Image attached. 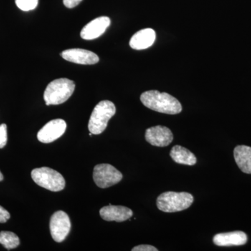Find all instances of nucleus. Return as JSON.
Returning <instances> with one entry per match:
<instances>
[{"label":"nucleus","instance_id":"nucleus-1","mask_svg":"<svg viewBox=\"0 0 251 251\" xmlns=\"http://www.w3.org/2000/svg\"><path fill=\"white\" fill-rule=\"evenodd\" d=\"M140 100L147 108L161 113L176 115L182 110L179 100L166 92L147 91L140 96Z\"/></svg>","mask_w":251,"mask_h":251},{"label":"nucleus","instance_id":"nucleus-2","mask_svg":"<svg viewBox=\"0 0 251 251\" xmlns=\"http://www.w3.org/2000/svg\"><path fill=\"white\" fill-rule=\"evenodd\" d=\"M75 87L74 81L67 78L56 79L50 82L44 94L46 105L64 103L72 97Z\"/></svg>","mask_w":251,"mask_h":251},{"label":"nucleus","instance_id":"nucleus-3","mask_svg":"<svg viewBox=\"0 0 251 251\" xmlns=\"http://www.w3.org/2000/svg\"><path fill=\"white\" fill-rule=\"evenodd\" d=\"M194 198L191 193L167 191L158 196L156 205L159 210L174 213L187 209L193 204Z\"/></svg>","mask_w":251,"mask_h":251},{"label":"nucleus","instance_id":"nucleus-4","mask_svg":"<svg viewBox=\"0 0 251 251\" xmlns=\"http://www.w3.org/2000/svg\"><path fill=\"white\" fill-rule=\"evenodd\" d=\"M116 113L115 104L110 100H102L94 108L88 124L90 133L99 135L107 128L109 120Z\"/></svg>","mask_w":251,"mask_h":251},{"label":"nucleus","instance_id":"nucleus-5","mask_svg":"<svg viewBox=\"0 0 251 251\" xmlns=\"http://www.w3.org/2000/svg\"><path fill=\"white\" fill-rule=\"evenodd\" d=\"M31 176L36 184L53 192L62 191L65 187V179L62 175L52 168H35L31 171Z\"/></svg>","mask_w":251,"mask_h":251},{"label":"nucleus","instance_id":"nucleus-6","mask_svg":"<svg viewBox=\"0 0 251 251\" xmlns=\"http://www.w3.org/2000/svg\"><path fill=\"white\" fill-rule=\"evenodd\" d=\"M123 175L112 165L107 163L97 165L94 168L93 179L95 184L101 188L110 187L118 184Z\"/></svg>","mask_w":251,"mask_h":251},{"label":"nucleus","instance_id":"nucleus-7","mask_svg":"<svg viewBox=\"0 0 251 251\" xmlns=\"http://www.w3.org/2000/svg\"><path fill=\"white\" fill-rule=\"evenodd\" d=\"M72 227L70 219L67 213L63 211L54 213L50 222V229L52 239L56 242L61 243L65 240Z\"/></svg>","mask_w":251,"mask_h":251},{"label":"nucleus","instance_id":"nucleus-8","mask_svg":"<svg viewBox=\"0 0 251 251\" xmlns=\"http://www.w3.org/2000/svg\"><path fill=\"white\" fill-rule=\"evenodd\" d=\"M67 126V123L62 119L51 120L38 132V140L43 143H52L64 135Z\"/></svg>","mask_w":251,"mask_h":251},{"label":"nucleus","instance_id":"nucleus-9","mask_svg":"<svg viewBox=\"0 0 251 251\" xmlns=\"http://www.w3.org/2000/svg\"><path fill=\"white\" fill-rule=\"evenodd\" d=\"M174 137L169 128L163 126L151 127L145 132V140L153 146L165 148L171 145Z\"/></svg>","mask_w":251,"mask_h":251},{"label":"nucleus","instance_id":"nucleus-10","mask_svg":"<svg viewBox=\"0 0 251 251\" xmlns=\"http://www.w3.org/2000/svg\"><path fill=\"white\" fill-rule=\"evenodd\" d=\"M62 58L75 64L92 65L99 61L98 55L92 51L85 49H74L66 50L61 53Z\"/></svg>","mask_w":251,"mask_h":251},{"label":"nucleus","instance_id":"nucleus-11","mask_svg":"<svg viewBox=\"0 0 251 251\" xmlns=\"http://www.w3.org/2000/svg\"><path fill=\"white\" fill-rule=\"evenodd\" d=\"M110 18L106 16H101L91 21L82 28L80 36L85 40H93L102 35L107 28L110 26Z\"/></svg>","mask_w":251,"mask_h":251},{"label":"nucleus","instance_id":"nucleus-12","mask_svg":"<svg viewBox=\"0 0 251 251\" xmlns=\"http://www.w3.org/2000/svg\"><path fill=\"white\" fill-rule=\"evenodd\" d=\"M100 215L106 221L124 222L130 219L133 215V211L124 206L110 205L100 209Z\"/></svg>","mask_w":251,"mask_h":251},{"label":"nucleus","instance_id":"nucleus-13","mask_svg":"<svg viewBox=\"0 0 251 251\" xmlns=\"http://www.w3.org/2000/svg\"><path fill=\"white\" fill-rule=\"evenodd\" d=\"M247 234L242 231L217 234L213 238V242L218 247L242 246L247 244Z\"/></svg>","mask_w":251,"mask_h":251},{"label":"nucleus","instance_id":"nucleus-14","mask_svg":"<svg viewBox=\"0 0 251 251\" xmlns=\"http://www.w3.org/2000/svg\"><path fill=\"white\" fill-rule=\"evenodd\" d=\"M156 40V32L151 28L141 29L135 33L130 40V46L135 50L148 49Z\"/></svg>","mask_w":251,"mask_h":251},{"label":"nucleus","instance_id":"nucleus-15","mask_svg":"<svg viewBox=\"0 0 251 251\" xmlns=\"http://www.w3.org/2000/svg\"><path fill=\"white\" fill-rule=\"evenodd\" d=\"M234 157L239 169L243 173L251 174V148L246 145L236 147Z\"/></svg>","mask_w":251,"mask_h":251},{"label":"nucleus","instance_id":"nucleus-16","mask_svg":"<svg viewBox=\"0 0 251 251\" xmlns=\"http://www.w3.org/2000/svg\"><path fill=\"white\" fill-rule=\"evenodd\" d=\"M170 155L173 161L179 164L194 166L197 163V158L194 153L180 145H175L173 147Z\"/></svg>","mask_w":251,"mask_h":251},{"label":"nucleus","instance_id":"nucleus-17","mask_svg":"<svg viewBox=\"0 0 251 251\" xmlns=\"http://www.w3.org/2000/svg\"><path fill=\"white\" fill-rule=\"evenodd\" d=\"M0 244L7 250H11L20 245V239L14 232L2 231L0 232Z\"/></svg>","mask_w":251,"mask_h":251},{"label":"nucleus","instance_id":"nucleus-18","mask_svg":"<svg viewBox=\"0 0 251 251\" xmlns=\"http://www.w3.org/2000/svg\"><path fill=\"white\" fill-rule=\"evenodd\" d=\"M39 0H16V4L20 9L24 11H31L36 9Z\"/></svg>","mask_w":251,"mask_h":251},{"label":"nucleus","instance_id":"nucleus-19","mask_svg":"<svg viewBox=\"0 0 251 251\" xmlns=\"http://www.w3.org/2000/svg\"><path fill=\"white\" fill-rule=\"evenodd\" d=\"M7 139V126L5 124H2L0 125V149L6 146Z\"/></svg>","mask_w":251,"mask_h":251},{"label":"nucleus","instance_id":"nucleus-20","mask_svg":"<svg viewBox=\"0 0 251 251\" xmlns=\"http://www.w3.org/2000/svg\"><path fill=\"white\" fill-rule=\"evenodd\" d=\"M11 217L9 212L2 206H0V224H4Z\"/></svg>","mask_w":251,"mask_h":251},{"label":"nucleus","instance_id":"nucleus-21","mask_svg":"<svg viewBox=\"0 0 251 251\" xmlns=\"http://www.w3.org/2000/svg\"><path fill=\"white\" fill-rule=\"evenodd\" d=\"M156 247L151 245H140L132 249V251H158Z\"/></svg>","mask_w":251,"mask_h":251},{"label":"nucleus","instance_id":"nucleus-22","mask_svg":"<svg viewBox=\"0 0 251 251\" xmlns=\"http://www.w3.org/2000/svg\"><path fill=\"white\" fill-rule=\"evenodd\" d=\"M82 1V0H63L64 6L69 9L75 7Z\"/></svg>","mask_w":251,"mask_h":251},{"label":"nucleus","instance_id":"nucleus-23","mask_svg":"<svg viewBox=\"0 0 251 251\" xmlns=\"http://www.w3.org/2000/svg\"><path fill=\"white\" fill-rule=\"evenodd\" d=\"M4 179V176H3L2 173L0 171V181H2Z\"/></svg>","mask_w":251,"mask_h":251}]
</instances>
